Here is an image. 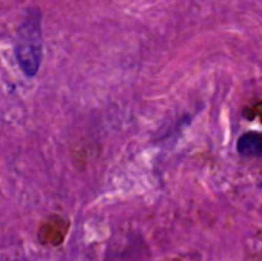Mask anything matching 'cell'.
<instances>
[{"label": "cell", "mask_w": 262, "mask_h": 261, "mask_svg": "<svg viewBox=\"0 0 262 261\" xmlns=\"http://www.w3.org/2000/svg\"><path fill=\"white\" fill-rule=\"evenodd\" d=\"M41 14L38 9H28L25 20L17 29L15 38V58L20 69L28 75L34 77L41 63Z\"/></svg>", "instance_id": "obj_1"}, {"label": "cell", "mask_w": 262, "mask_h": 261, "mask_svg": "<svg viewBox=\"0 0 262 261\" xmlns=\"http://www.w3.org/2000/svg\"><path fill=\"white\" fill-rule=\"evenodd\" d=\"M238 152L246 157H255L261 154V137L258 132H247L238 140Z\"/></svg>", "instance_id": "obj_2"}]
</instances>
